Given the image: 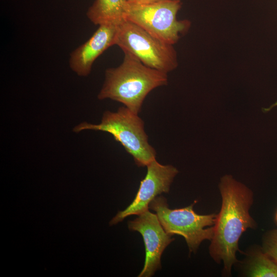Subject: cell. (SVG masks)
Instances as JSON below:
<instances>
[{
	"label": "cell",
	"instance_id": "6da1fadb",
	"mask_svg": "<svg viewBox=\"0 0 277 277\" xmlns=\"http://www.w3.org/2000/svg\"><path fill=\"white\" fill-rule=\"evenodd\" d=\"M219 188L222 205L216 214L209 252L216 263H223V271L229 275L233 265L238 262L236 253L239 250L241 236L248 228L256 227L249 212L253 203V193L231 175L221 177Z\"/></svg>",
	"mask_w": 277,
	"mask_h": 277
},
{
	"label": "cell",
	"instance_id": "7a4b0ae2",
	"mask_svg": "<svg viewBox=\"0 0 277 277\" xmlns=\"http://www.w3.org/2000/svg\"><path fill=\"white\" fill-rule=\"evenodd\" d=\"M123 52L122 63L106 70L97 98L120 102L138 114L147 95L154 89L167 85V73L150 68L131 53Z\"/></svg>",
	"mask_w": 277,
	"mask_h": 277
},
{
	"label": "cell",
	"instance_id": "3957f363",
	"mask_svg": "<svg viewBox=\"0 0 277 277\" xmlns=\"http://www.w3.org/2000/svg\"><path fill=\"white\" fill-rule=\"evenodd\" d=\"M100 131L109 133L120 143L133 159L138 167H145L155 159L156 151L149 143L144 130V122L138 114L125 106L116 112L106 111L97 124L86 122L75 126L73 131Z\"/></svg>",
	"mask_w": 277,
	"mask_h": 277
},
{
	"label": "cell",
	"instance_id": "277c9868",
	"mask_svg": "<svg viewBox=\"0 0 277 277\" xmlns=\"http://www.w3.org/2000/svg\"><path fill=\"white\" fill-rule=\"evenodd\" d=\"M178 209L169 208L166 199L157 196L149 204V209L155 212L165 231L168 234L182 236L189 252L195 253L205 240L211 241L214 233L216 214L202 215L196 213L193 206Z\"/></svg>",
	"mask_w": 277,
	"mask_h": 277
},
{
	"label": "cell",
	"instance_id": "5b68a950",
	"mask_svg": "<svg viewBox=\"0 0 277 277\" xmlns=\"http://www.w3.org/2000/svg\"><path fill=\"white\" fill-rule=\"evenodd\" d=\"M114 45L131 53L146 66L162 72L168 73L178 65L173 45L127 19L117 25Z\"/></svg>",
	"mask_w": 277,
	"mask_h": 277
},
{
	"label": "cell",
	"instance_id": "8992f818",
	"mask_svg": "<svg viewBox=\"0 0 277 277\" xmlns=\"http://www.w3.org/2000/svg\"><path fill=\"white\" fill-rule=\"evenodd\" d=\"M181 6V1L150 4L128 2L125 18L173 45L188 32L191 26L189 20L177 19Z\"/></svg>",
	"mask_w": 277,
	"mask_h": 277
},
{
	"label": "cell",
	"instance_id": "52a82bcc",
	"mask_svg": "<svg viewBox=\"0 0 277 277\" xmlns=\"http://www.w3.org/2000/svg\"><path fill=\"white\" fill-rule=\"evenodd\" d=\"M146 167L147 173L140 182L134 200L125 209L119 211L111 219L109 222L110 226L122 222L130 215H138L148 210L150 203L155 197L169 192L171 184L179 172L173 166L162 165L156 159Z\"/></svg>",
	"mask_w": 277,
	"mask_h": 277
},
{
	"label": "cell",
	"instance_id": "ba28073f",
	"mask_svg": "<svg viewBox=\"0 0 277 277\" xmlns=\"http://www.w3.org/2000/svg\"><path fill=\"white\" fill-rule=\"evenodd\" d=\"M130 231H137L142 236L145 248L144 265L138 277H151L161 269L162 255L165 248L174 240L167 233L156 214L148 210L128 222Z\"/></svg>",
	"mask_w": 277,
	"mask_h": 277
},
{
	"label": "cell",
	"instance_id": "9c48e42d",
	"mask_svg": "<svg viewBox=\"0 0 277 277\" xmlns=\"http://www.w3.org/2000/svg\"><path fill=\"white\" fill-rule=\"evenodd\" d=\"M117 29L115 25H99L85 43L70 53L69 63L71 69L79 76H87L96 58L114 45Z\"/></svg>",
	"mask_w": 277,
	"mask_h": 277
},
{
	"label": "cell",
	"instance_id": "30bf717a",
	"mask_svg": "<svg viewBox=\"0 0 277 277\" xmlns=\"http://www.w3.org/2000/svg\"><path fill=\"white\" fill-rule=\"evenodd\" d=\"M127 0H95L89 8L87 16L94 24L118 25L125 20Z\"/></svg>",
	"mask_w": 277,
	"mask_h": 277
},
{
	"label": "cell",
	"instance_id": "8fae6325",
	"mask_svg": "<svg viewBox=\"0 0 277 277\" xmlns=\"http://www.w3.org/2000/svg\"><path fill=\"white\" fill-rule=\"evenodd\" d=\"M245 267L248 276L277 277V263L261 248L249 253Z\"/></svg>",
	"mask_w": 277,
	"mask_h": 277
},
{
	"label": "cell",
	"instance_id": "7c38bea8",
	"mask_svg": "<svg viewBox=\"0 0 277 277\" xmlns=\"http://www.w3.org/2000/svg\"><path fill=\"white\" fill-rule=\"evenodd\" d=\"M263 251L277 263V229L268 231L262 240Z\"/></svg>",
	"mask_w": 277,
	"mask_h": 277
},
{
	"label": "cell",
	"instance_id": "4fadbf2b",
	"mask_svg": "<svg viewBox=\"0 0 277 277\" xmlns=\"http://www.w3.org/2000/svg\"><path fill=\"white\" fill-rule=\"evenodd\" d=\"M181 1L180 0H136L134 3H136L140 4H150L154 3H161L165 2H177Z\"/></svg>",
	"mask_w": 277,
	"mask_h": 277
},
{
	"label": "cell",
	"instance_id": "5bb4252c",
	"mask_svg": "<svg viewBox=\"0 0 277 277\" xmlns=\"http://www.w3.org/2000/svg\"><path fill=\"white\" fill-rule=\"evenodd\" d=\"M277 106V102L270 106L268 108H267V110L270 111L271 109H272L273 107Z\"/></svg>",
	"mask_w": 277,
	"mask_h": 277
},
{
	"label": "cell",
	"instance_id": "9a60e30c",
	"mask_svg": "<svg viewBox=\"0 0 277 277\" xmlns=\"http://www.w3.org/2000/svg\"><path fill=\"white\" fill-rule=\"evenodd\" d=\"M128 2L129 3H134L136 1V0H127Z\"/></svg>",
	"mask_w": 277,
	"mask_h": 277
},
{
	"label": "cell",
	"instance_id": "2e32d148",
	"mask_svg": "<svg viewBox=\"0 0 277 277\" xmlns=\"http://www.w3.org/2000/svg\"><path fill=\"white\" fill-rule=\"evenodd\" d=\"M275 222L277 223V212H276L275 216Z\"/></svg>",
	"mask_w": 277,
	"mask_h": 277
}]
</instances>
